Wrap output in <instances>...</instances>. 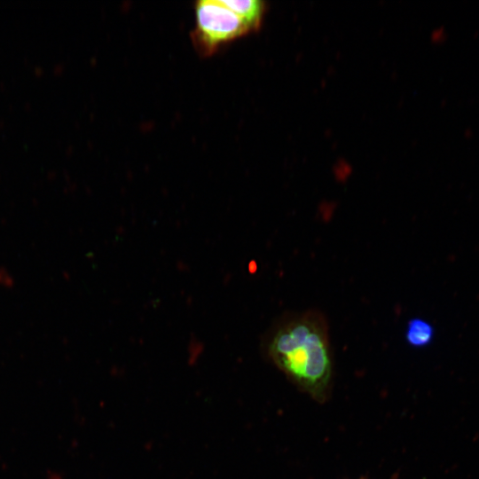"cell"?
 Segmentation results:
<instances>
[{"label": "cell", "mask_w": 479, "mask_h": 479, "mask_svg": "<svg viewBox=\"0 0 479 479\" xmlns=\"http://www.w3.org/2000/svg\"><path fill=\"white\" fill-rule=\"evenodd\" d=\"M263 348L300 390L318 403L327 400L334 360L327 322L320 312L310 310L281 317L265 333Z\"/></svg>", "instance_id": "1"}, {"label": "cell", "mask_w": 479, "mask_h": 479, "mask_svg": "<svg viewBox=\"0 0 479 479\" xmlns=\"http://www.w3.org/2000/svg\"><path fill=\"white\" fill-rule=\"evenodd\" d=\"M255 31L261 27L265 12L264 2L260 0H224Z\"/></svg>", "instance_id": "3"}, {"label": "cell", "mask_w": 479, "mask_h": 479, "mask_svg": "<svg viewBox=\"0 0 479 479\" xmlns=\"http://www.w3.org/2000/svg\"><path fill=\"white\" fill-rule=\"evenodd\" d=\"M433 326L422 318H412L409 320L405 330L406 342L414 348L428 346L434 338Z\"/></svg>", "instance_id": "4"}, {"label": "cell", "mask_w": 479, "mask_h": 479, "mask_svg": "<svg viewBox=\"0 0 479 479\" xmlns=\"http://www.w3.org/2000/svg\"><path fill=\"white\" fill-rule=\"evenodd\" d=\"M359 479H365V478H364V477H361V478H359Z\"/></svg>", "instance_id": "5"}, {"label": "cell", "mask_w": 479, "mask_h": 479, "mask_svg": "<svg viewBox=\"0 0 479 479\" xmlns=\"http://www.w3.org/2000/svg\"><path fill=\"white\" fill-rule=\"evenodd\" d=\"M195 27L191 38L200 56L208 57L220 48L252 32L224 0H201L194 4Z\"/></svg>", "instance_id": "2"}]
</instances>
